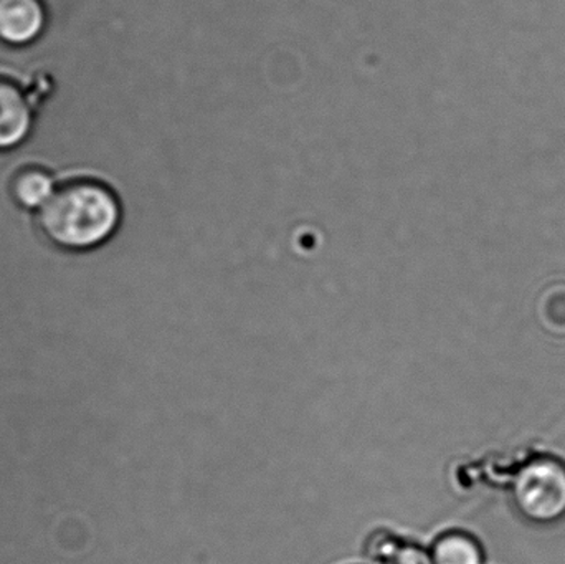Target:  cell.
I'll use <instances>...</instances> for the list:
<instances>
[{
    "label": "cell",
    "mask_w": 565,
    "mask_h": 564,
    "mask_svg": "<svg viewBox=\"0 0 565 564\" xmlns=\"http://www.w3.org/2000/svg\"><path fill=\"white\" fill-rule=\"evenodd\" d=\"M46 25L42 0H0V42L25 46L35 42Z\"/></svg>",
    "instance_id": "3957f363"
},
{
    "label": "cell",
    "mask_w": 565,
    "mask_h": 564,
    "mask_svg": "<svg viewBox=\"0 0 565 564\" xmlns=\"http://www.w3.org/2000/svg\"><path fill=\"white\" fill-rule=\"evenodd\" d=\"M365 560L369 564H434L424 546L388 532L377 533L367 543Z\"/></svg>",
    "instance_id": "8992f818"
},
{
    "label": "cell",
    "mask_w": 565,
    "mask_h": 564,
    "mask_svg": "<svg viewBox=\"0 0 565 564\" xmlns=\"http://www.w3.org/2000/svg\"><path fill=\"white\" fill-rule=\"evenodd\" d=\"M430 555L434 564L487 563L481 543L470 533L458 532V530H451V532L438 536L431 543Z\"/></svg>",
    "instance_id": "52a82bcc"
},
{
    "label": "cell",
    "mask_w": 565,
    "mask_h": 564,
    "mask_svg": "<svg viewBox=\"0 0 565 564\" xmlns=\"http://www.w3.org/2000/svg\"><path fill=\"white\" fill-rule=\"evenodd\" d=\"M55 179L46 169L30 166L20 169L10 181V198L23 211L39 212L56 191Z\"/></svg>",
    "instance_id": "5b68a950"
},
{
    "label": "cell",
    "mask_w": 565,
    "mask_h": 564,
    "mask_svg": "<svg viewBox=\"0 0 565 564\" xmlns=\"http://www.w3.org/2000/svg\"><path fill=\"white\" fill-rule=\"evenodd\" d=\"M119 199L108 185L75 181L58 185L36 212V228L46 244L65 254H86L108 244L121 227Z\"/></svg>",
    "instance_id": "6da1fadb"
},
{
    "label": "cell",
    "mask_w": 565,
    "mask_h": 564,
    "mask_svg": "<svg viewBox=\"0 0 565 564\" xmlns=\"http://www.w3.org/2000/svg\"><path fill=\"white\" fill-rule=\"evenodd\" d=\"M511 499L527 522L551 525L565 517V464L554 457H537L524 464L514 477Z\"/></svg>",
    "instance_id": "7a4b0ae2"
},
{
    "label": "cell",
    "mask_w": 565,
    "mask_h": 564,
    "mask_svg": "<svg viewBox=\"0 0 565 564\" xmlns=\"http://www.w3.org/2000/svg\"><path fill=\"white\" fill-rule=\"evenodd\" d=\"M32 106L23 89L0 78V151L17 148L32 131Z\"/></svg>",
    "instance_id": "277c9868"
}]
</instances>
